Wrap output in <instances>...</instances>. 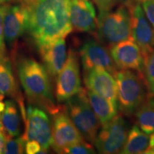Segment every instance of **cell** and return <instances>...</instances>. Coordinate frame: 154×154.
Listing matches in <instances>:
<instances>
[{
  "label": "cell",
  "instance_id": "obj_1",
  "mask_svg": "<svg viewBox=\"0 0 154 154\" xmlns=\"http://www.w3.org/2000/svg\"><path fill=\"white\" fill-rule=\"evenodd\" d=\"M25 4L29 10L26 32L38 49L72 32L70 0H32Z\"/></svg>",
  "mask_w": 154,
  "mask_h": 154
},
{
  "label": "cell",
  "instance_id": "obj_2",
  "mask_svg": "<svg viewBox=\"0 0 154 154\" xmlns=\"http://www.w3.org/2000/svg\"><path fill=\"white\" fill-rule=\"evenodd\" d=\"M17 70L29 101L52 114L59 106L54 99L49 74L45 67L33 59L25 58L18 63Z\"/></svg>",
  "mask_w": 154,
  "mask_h": 154
},
{
  "label": "cell",
  "instance_id": "obj_3",
  "mask_svg": "<svg viewBox=\"0 0 154 154\" xmlns=\"http://www.w3.org/2000/svg\"><path fill=\"white\" fill-rule=\"evenodd\" d=\"M131 38V19L127 2L99 11L96 38L108 48Z\"/></svg>",
  "mask_w": 154,
  "mask_h": 154
},
{
  "label": "cell",
  "instance_id": "obj_4",
  "mask_svg": "<svg viewBox=\"0 0 154 154\" xmlns=\"http://www.w3.org/2000/svg\"><path fill=\"white\" fill-rule=\"evenodd\" d=\"M114 77L117 83L119 110L125 116H132L149 94L145 79L138 72L121 69Z\"/></svg>",
  "mask_w": 154,
  "mask_h": 154
},
{
  "label": "cell",
  "instance_id": "obj_5",
  "mask_svg": "<svg viewBox=\"0 0 154 154\" xmlns=\"http://www.w3.org/2000/svg\"><path fill=\"white\" fill-rule=\"evenodd\" d=\"M63 106L84 139L94 145L101 125L90 105L86 89L82 88L79 93L65 101Z\"/></svg>",
  "mask_w": 154,
  "mask_h": 154
},
{
  "label": "cell",
  "instance_id": "obj_6",
  "mask_svg": "<svg viewBox=\"0 0 154 154\" xmlns=\"http://www.w3.org/2000/svg\"><path fill=\"white\" fill-rule=\"evenodd\" d=\"M130 130L128 122L121 115L116 116L102 125L94 141L99 153H120L126 143Z\"/></svg>",
  "mask_w": 154,
  "mask_h": 154
},
{
  "label": "cell",
  "instance_id": "obj_7",
  "mask_svg": "<svg viewBox=\"0 0 154 154\" xmlns=\"http://www.w3.org/2000/svg\"><path fill=\"white\" fill-rule=\"evenodd\" d=\"M79 56L71 48L66 62L57 76L55 95L57 101L62 103L76 95L82 90Z\"/></svg>",
  "mask_w": 154,
  "mask_h": 154
},
{
  "label": "cell",
  "instance_id": "obj_8",
  "mask_svg": "<svg viewBox=\"0 0 154 154\" xmlns=\"http://www.w3.org/2000/svg\"><path fill=\"white\" fill-rule=\"evenodd\" d=\"M24 122L22 139L25 142L36 140L44 149L49 150L52 144V124L44 109L36 106H29Z\"/></svg>",
  "mask_w": 154,
  "mask_h": 154
},
{
  "label": "cell",
  "instance_id": "obj_9",
  "mask_svg": "<svg viewBox=\"0 0 154 154\" xmlns=\"http://www.w3.org/2000/svg\"><path fill=\"white\" fill-rule=\"evenodd\" d=\"M51 116L53 117L51 147L57 153H61L65 148L85 140L69 116L64 106H59Z\"/></svg>",
  "mask_w": 154,
  "mask_h": 154
},
{
  "label": "cell",
  "instance_id": "obj_10",
  "mask_svg": "<svg viewBox=\"0 0 154 154\" xmlns=\"http://www.w3.org/2000/svg\"><path fill=\"white\" fill-rule=\"evenodd\" d=\"M127 4L131 19V37L139 46L146 59L154 51V27L140 3L128 0Z\"/></svg>",
  "mask_w": 154,
  "mask_h": 154
},
{
  "label": "cell",
  "instance_id": "obj_11",
  "mask_svg": "<svg viewBox=\"0 0 154 154\" xmlns=\"http://www.w3.org/2000/svg\"><path fill=\"white\" fill-rule=\"evenodd\" d=\"M79 57L84 72L91 69H101L115 76L119 71L108 47L96 38L88 39L83 44Z\"/></svg>",
  "mask_w": 154,
  "mask_h": 154
},
{
  "label": "cell",
  "instance_id": "obj_12",
  "mask_svg": "<svg viewBox=\"0 0 154 154\" xmlns=\"http://www.w3.org/2000/svg\"><path fill=\"white\" fill-rule=\"evenodd\" d=\"M109 50L119 70H131L143 75L145 58L132 37L111 46Z\"/></svg>",
  "mask_w": 154,
  "mask_h": 154
},
{
  "label": "cell",
  "instance_id": "obj_13",
  "mask_svg": "<svg viewBox=\"0 0 154 154\" xmlns=\"http://www.w3.org/2000/svg\"><path fill=\"white\" fill-rule=\"evenodd\" d=\"M29 22V10L25 3L6 5L4 17L5 42L11 47L26 32Z\"/></svg>",
  "mask_w": 154,
  "mask_h": 154
},
{
  "label": "cell",
  "instance_id": "obj_14",
  "mask_svg": "<svg viewBox=\"0 0 154 154\" xmlns=\"http://www.w3.org/2000/svg\"><path fill=\"white\" fill-rule=\"evenodd\" d=\"M70 19L74 31L88 33L96 38L98 17L91 0H70Z\"/></svg>",
  "mask_w": 154,
  "mask_h": 154
},
{
  "label": "cell",
  "instance_id": "obj_15",
  "mask_svg": "<svg viewBox=\"0 0 154 154\" xmlns=\"http://www.w3.org/2000/svg\"><path fill=\"white\" fill-rule=\"evenodd\" d=\"M113 74L101 69L84 72V84L88 90L118 104L117 83Z\"/></svg>",
  "mask_w": 154,
  "mask_h": 154
},
{
  "label": "cell",
  "instance_id": "obj_16",
  "mask_svg": "<svg viewBox=\"0 0 154 154\" xmlns=\"http://www.w3.org/2000/svg\"><path fill=\"white\" fill-rule=\"evenodd\" d=\"M38 51L49 76L53 78L57 77L64 66L67 58L65 38H61L40 48Z\"/></svg>",
  "mask_w": 154,
  "mask_h": 154
},
{
  "label": "cell",
  "instance_id": "obj_17",
  "mask_svg": "<svg viewBox=\"0 0 154 154\" xmlns=\"http://www.w3.org/2000/svg\"><path fill=\"white\" fill-rule=\"evenodd\" d=\"M0 92L4 96L14 98L19 103V106L24 108L23 99L19 93L11 63L9 59L0 60Z\"/></svg>",
  "mask_w": 154,
  "mask_h": 154
},
{
  "label": "cell",
  "instance_id": "obj_18",
  "mask_svg": "<svg viewBox=\"0 0 154 154\" xmlns=\"http://www.w3.org/2000/svg\"><path fill=\"white\" fill-rule=\"evenodd\" d=\"M90 105L101 125L106 124L118 114V104L113 103L99 94L86 89Z\"/></svg>",
  "mask_w": 154,
  "mask_h": 154
},
{
  "label": "cell",
  "instance_id": "obj_19",
  "mask_svg": "<svg viewBox=\"0 0 154 154\" xmlns=\"http://www.w3.org/2000/svg\"><path fill=\"white\" fill-rule=\"evenodd\" d=\"M5 109L0 120L9 137H19L22 131V124L18 106L12 100L5 101Z\"/></svg>",
  "mask_w": 154,
  "mask_h": 154
},
{
  "label": "cell",
  "instance_id": "obj_20",
  "mask_svg": "<svg viewBox=\"0 0 154 154\" xmlns=\"http://www.w3.org/2000/svg\"><path fill=\"white\" fill-rule=\"evenodd\" d=\"M150 146L149 134L143 131L137 125L130 128L125 145L120 153L138 154L144 153Z\"/></svg>",
  "mask_w": 154,
  "mask_h": 154
},
{
  "label": "cell",
  "instance_id": "obj_21",
  "mask_svg": "<svg viewBox=\"0 0 154 154\" xmlns=\"http://www.w3.org/2000/svg\"><path fill=\"white\" fill-rule=\"evenodd\" d=\"M134 116L136 125L143 131L154 133V95L149 94Z\"/></svg>",
  "mask_w": 154,
  "mask_h": 154
},
{
  "label": "cell",
  "instance_id": "obj_22",
  "mask_svg": "<svg viewBox=\"0 0 154 154\" xmlns=\"http://www.w3.org/2000/svg\"><path fill=\"white\" fill-rule=\"evenodd\" d=\"M143 76L149 94L154 95V51L145 59Z\"/></svg>",
  "mask_w": 154,
  "mask_h": 154
},
{
  "label": "cell",
  "instance_id": "obj_23",
  "mask_svg": "<svg viewBox=\"0 0 154 154\" xmlns=\"http://www.w3.org/2000/svg\"><path fill=\"white\" fill-rule=\"evenodd\" d=\"M94 145L87 140H84L65 148L61 153L66 154H91L96 153Z\"/></svg>",
  "mask_w": 154,
  "mask_h": 154
},
{
  "label": "cell",
  "instance_id": "obj_24",
  "mask_svg": "<svg viewBox=\"0 0 154 154\" xmlns=\"http://www.w3.org/2000/svg\"><path fill=\"white\" fill-rule=\"evenodd\" d=\"M26 142L22 138L17 137L13 138L7 137L6 143L3 150V153L5 154H21L23 153L25 149Z\"/></svg>",
  "mask_w": 154,
  "mask_h": 154
},
{
  "label": "cell",
  "instance_id": "obj_25",
  "mask_svg": "<svg viewBox=\"0 0 154 154\" xmlns=\"http://www.w3.org/2000/svg\"><path fill=\"white\" fill-rule=\"evenodd\" d=\"M6 8V4L0 5V60L7 59V50H6L5 29H4V17Z\"/></svg>",
  "mask_w": 154,
  "mask_h": 154
},
{
  "label": "cell",
  "instance_id": "obj_26",
  "mask_svg": "<svg viewBox=\"0 0 154 154\" xmlns=\"http://www.w3.org/2000/svg\"><path fill=\"white\" fill-rule=\"evenodd\" d=\"M99 11H109L121 4L126 3L128 0H92Z\"/></svg>",
  "mask_w": 154,
  "mask_h": 154
},
{
  "label": "cell",
  "instance_id": "obj_27",
  "mask_svg": "<svg viewBox=\"0 0 154 154\" xmlns=\"http://www.w3.org/2000/svg\"><path fill=\"white\" fill-rule=\"evenodd\" d=\"M49 150L44 149L41 144L36 140H28L25 143L24 151L27 154H36V153H47Z\"/></svg>",
  "mask_w": 154,
  "mask_h": 154
},
{
  "label": "cell",
  "instance_id": "obj_28",
  "mask_svg": "<svg viewBox=\"0 0 154 154\" xmlns=\"http://www.w3.org/2000/svg\"><path fill=\"white\" fill-rule=\"evenodd\" d=\"M144 12L154 27V0H148L142 3Z\"/></svg>",
  "mask_w": 154,
  "mask_h": 154
},
{
  "label": "cell",
  "instance_id": "obj_29",
  "mask_svg": "<svg viewBox=\"0 0 154 154\" xmlns=\"http://www.w3.org/2000/svg\"><path fill=\"white\" fill-rule=\"evenodd\" d=\"M7 137H9V136L5 132L0 131V153H3V150L5 148Z\"/></svg>",
  "mask_w": 154,
  "mask_h": 154
},
{
  "label": "cell",
  "instance_id": "obj_30",
  "mask_svg": "<svg viewBox=\"0 0 154 154\" xmlns=\"http://www.w3.org/2000/svg\"><path fill=\"white\" fill-rule=\"evenodd\" d=\"M144 153L154 154V133H153L152 136L150 137V146L146 150Z\"/></svg>",
  "mask_w": 154,
  "mask_h": 154
},
{
  "label": "cell",
  "instance_id": "obj_31",
  "mask_svg": "<svg viewBox=\"0 0 154 154\" xmlns=\"http://www.w3.org/2000/svg\"><path fill=\"white\" fill-rule=\"evenodd\" d=\"M11 0H0V5H5L6 3H8Z\"/></svg>",
  "mask_w": 154,
  "mask_h": 154
},
{
  "label": "cell",
  "instance_id": "obj_32",
  "mask_svg": "<svg viewBox=\"0 0 154 154\" xmlns=\"http://www.w3.org/2000/svg\"><path fill=\"white\" fill-rule=\"evenodd\" d=\"M19 2H23V3H27L29 2L32 1V0H18Z\"/></svg>",
  "mask_w": 154,
  "mask_h": 154
},
{
  "label": "cell",
  "instance_id": "obj_33",
  "mask_svg": "<svg viewBox=\"0 0 154 154\" xmlns=\"http://www.w3.org/2000/svg\"><path fill=\"white\" fill-rule=\"evenodd\" d=\"M135 1L137 2L140 3V4H142V3L145 2H146V1H148V0H135Z\"/></svg>",
  "mask_w": 154,
  "mask_h": 154
}]
</instances>
